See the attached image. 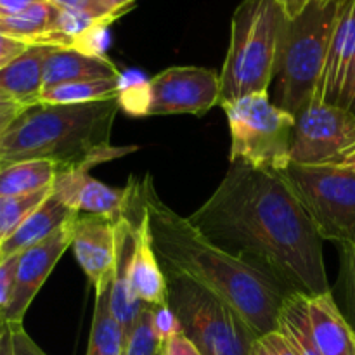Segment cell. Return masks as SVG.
Returning <instances> with one entry per match:
<instances>
[{
    "instance_id": "cell-1",
    "label": "cell",
    "mask_w": 355,
    "mask_h": 355,
    "mask_svg": "<svg viewBox=\"0 0 355 355\" xmlns=\"http://www.w3.org/2000/svg\"><path fill=\"white\" fill-rule=\"evenodd\" d=\"M189 220L214 245L260 267L291 293L331 291L322 238L281 172L231 163Z\"/></svg>"
},
{
    "instance_id": "cell-2",
    "label": "cell",
    "mask_w": 355,
    "mask_h": 355,
    "mask_svg": "<svg viewBox=\"0 0 355 355\" xmlns=\"http://www.w3.org/2000/svg\"><path fill=\"white\" fill-rule=\"evenodd\" d=\"M141 194L153 248L165 274L182 276L217 295L248 322L257 336L277 331L281 307L291 291L260 267L205 238L189 218L163 203L151 175L141 180Z\"/></svg>"
},
{
    "instance_id": "cell-3",
    "label": "cell",
    "mask_w": 355,
    "mask_h": 355,
    "mask_svg": "<svg viewBox=\"0 0 355 355\" xmlns=\"http://www.w3.org/2000/svg\"><path fill=\"white\" fill-rule=\"evenodd\" d=\"M120 110V97L87 104L37 103L24 107L0 137V168L47 159L59 170H92L130 155L139 148L111 144V130Z\"/></svg>"
},
{
    "instance_id": "cell-4",
    "label": "cell",
    "mask_w": 355,
    "mask_h": 355,
    "mask_svg": "<svg viewBox=\"0 0 355 355\" xmlns=\"http://www.w3.org/2000/svg\"><path fill=\"white\" fill-rule=\"evenodd\" d=\"M336 9L338 0H311L297 17H288L284 24L269 97L293 116L318 96Z\"/></svg>"
},
{
    "instance_id": "cell-5",
    "label": "cell",
    "mask_w": 355,
    "mask_h": 355,
    "mask_svg": "<svg viewBox=\"0 0 355 355\" xmlns=\"http://www.w3.org/2000/svg\"><path fill=\"white\" fill-rule=\"evenodd\" d=\"M286 19L277 0H243L236 7L220 71V104L252 94H269Z\"/></svg>"
},
{
    "instance_id": "cell-6",
    "label": "cell",
    "mask_w": 355,
    "mask_h": 355,
    "mask_svg": "<svg viewBox=\"0 0 355 355\" xmlns=\"http://www.w3.org/2000/svg\"><path fill=\"white\" fill-rule=\"evenodd\" d=\"M166 279L170 309L201 355H250L259 336L231 305L182 276Z\"/></svg>"
},
{
    "instance_id": "cell-7",
    "label": "cell",
    "mask_w": 355,
    "mask_h": 355,
    "mask_svg": "<svg viewBox=\"0 0 355 355\" xmlns=\"http://www.w3.org/2000/svg\"><path fill=\"white\" fill-rule=\"evenodd\" d=\"M231 132V163L257 170L283 172L291 165L295 116L270 101L269 94H252L222 103Z\"/></svg>"
},
{
    "instance_id": "cell-8",
    "label": "cell",
    "mask_w": 355,
    "mask_h": 355,
    "mask_svg": "<svg viewBox=\"0 0 355 355\" xmlns=\"http://www.w3.org/2000/svg\"><path fill=\"white\" fill-rule=\"evenodd\" d=\"M220 104V75L200 66H172L141 83L123 85L121 110L134 116L196 114Z\"/></svg>"
},
{
    "instance_id": "cell-9",
    "label": "cell",
    "mask_w": 355,
    "mask_h": 355,
    "mask_svg": "<svg viewBox=\"0 0 355 355\" xmlns=\"http://www.w3.org/2000/svg\"><path fill=\"white\" fill-rule=\"evenodd\" d=\"M322 241L355 245V173L333 165H295L281 172Z\"/></svg>"
},
{
    "instance_id": "cell-10",
    "label": "cell",
    "mask_w": 355,
    "mask_h": 355,
    "mask_svg": "<svg viewBox=\"0 0 355 355\" xmlns=\"http://www.w3.org/2000/svg\"><path fill=\"white\" fill-rule=\"evenodd\" d=\"M355 114L338 104L314 99L295 116L290 158L295 165H329L349 148Z\"/></svg>"
},
{
    "instance_id": "cell-11",
    "label": "cell",
    "mask_w": 355,
    "mask_h": 355,
    "mask_svg": "<svg viewBox=\"0 0 355 355\" xmlns=\"http://www.w3.org/2000/svg\"><path fill=\"white\" fill-rule=\"evenodd\" d=\"M73 227H75V218L47 239L19 253L16 286L9 304L0 309V321L7 324H23V319L33 298L37 297L66 250L71 248Z\"/></svg>"
},
{
    "instance_id": "cell-12",
    "label": "cell",
    "mask_w": 355,
    "mask_h": 355,
    "mask_svg": "<svg viewBox=\"0 0 355 355\" xmlns=\"http://www.w3.org/2000/svg\"><path fill=\"white\" fill-rule=\"evenodd\" d=\"M128 184L132 191L125 214L130 217L134 227V255L130 266L134 295L144 305L168 307V279L153 248L148 210L141 194V180L132 177Z\"/></svg>"
},
{
    "instance_id": "cell-13",
    "label": "cell",
    "mask_w": 355,
    "mask_h": 355,
    "mask_svg": "<svg viewBox=\"0 0 355 355\" xmlns=\"http://www.w3.org/2000/svg\"><path fill=\"white\" fill-rule=\"evenodd\" d=\"M116 222L99 215L80 214L75 218L71 248L76 262L97 293L113 283L116 260Z\"/></svg>"
},
{
    "instance_id": "cell-14",
    "label": "cell",
    "mask_w": 355,
    "mask_h": 355,
    "mask_svg": "<svg viewBox=\"0 0 355 355\" xmlns=\"http://www.w3.org/2000/svg\"><path fill=\"white\" fill-rule=\"evenodd\" d=\"M130 184L127 187L107 186L90 175L87 168L59 170L52 184V193L73 211L99 215L118 222L130 201Z\"/></svg>"
},
{
    "instance_id": "cell-15",
    "label": "cell",
    "mask_w": 355,
    "mask_h": 355,
    "mask_svg": "<svg viewBox=\"0 0 355 355\" xmlns=\"http://www.w3.org/2000/svg\"><path fill=\"white\" fill-rule=\"evenodd\" d=\"M355 61V0H338L328 59L319 83L318 96L329 104H338Z\"/></svg>"
},
{
    "instance_id": "cell-16",
    "label": "cell",
    "mask_w": 355,
    "mask_h": 355,
    "mask_svg": "<svg viewBox=\"0 0 355 355\" xmlns=\"http://www.w3.org/2000/svg\"><path fill=\"white\" fill-rule=\"evenodd\" d=\"M0 33L30 47L76 49L62 26V9L52 2H38L14 16L0 17Z\"/></svg>"
},
{
    "instance_id": "cell-17",
    "label": "cell",
    "mask_w": 355,
    "mask_h": 355,
    "mask_svg": "<svg viewBox=\"0 0 355 355\" xmlns=\"http://www.w3.org/2000/svg\"><path fill=\"white\" fill-rule=\"evenodd\" d=\"M116 234V260H114L113 283H111V309L121 324L125 338L128 340L132 329L137 324L144 304L134 295L132 288V255H134V227L127 214L114 225Z\"/></svg>"
},
{
    "instance_id": "cell-18",
    "label": "cell",
    "mask_w": 355,
    "mask_h": 355,
    "mask_svg": "<svg viewBox=\"0 0 355 355\" xmlns=\"http://www.w3.org/2000/svg\"><path fill=\"white\" fill-rule=\"evenodd\" d=\"M121 80L120 69L104 54L78 49H51L44 62V89L90 80Z\"/></svg>"
},
{
    "instance_id": "cell-19",
    "label": "cell",
    "mask_w": 355,
    "mask_h": 355,
    "mask_svg": "<svg viewBox=\"0 0 355 355\" xmlns=\"http://www.w3.org/2000/svg\"><path fill=\"white\" fill-rule=\"evenodd\" d=\"M312 335L322 355H355V329L331 291L309 297Z\"/></svg>"
},
{
    "instance_id": "cell-20",
    "label": "cell",
    "mask_w": 355,
    "mask_h": 355,
    "mask_svg": "<svg viewBox=\"0 0 355 355\" xmlns=\"http://www.w3.org/2000/svg\"><path fill=\"white\" fill-rule=\"evenodd\" d=\"M76 217L78 211H73L59 201L54 193H51V196L17 227L10 238L0 243V262L44 241Z\"/></svg>"
},
{
    "instance_id": "cell-21",
    "label": "cell",
    "mask_w": 355,
    "mask_h": 355,
    "mask_svg": "<svg viewBox=\"0 0 355 355\" xmlns=\"http://www.w3.org/2000/svg\"><path fill=\"white\" fill-rule=\"evenodd\" d=\"M51 47H30L0 69V92L28 107L40 103L44 90V62Z\"/></svg>"
},
{
    "instance_id": "cell-22",
    "label": "cell",
    "mask_w": 355,
    "mask_h": 355,
    "mask_svg": "<svg viewBox=\"0 0 355 355\" xmlns=\"http://www.w3.org/2000/svg\"><path fill=\"white\" fill-rule=\"evenodd\" d=\"M127 338L111 309V286L96 295L87 355H123Z\"/></svg>"
},
{
    "instance_id": "cell-23",
    "label": "cell",
    "mask_w": 355,
    "mask_h": 355,
    "mask_svg": "<svg viewBox=\"0 0 355 355\" xmlns=\"http://www.w3.org/2000/svg\"><path fill=\"white\" fill-rule=\"evenodd\" d=\"M59 168L47 159L12 163L0 168V196H21L49 189Z\"/></svg>"
},
{
    "instance_id": "cell-24",
    "label": "cell",
    "mask_w": 355,
    "mask_h": 355,
    "mask_svg": "<svg viewBox=\"0 0 355 355\" xmlns=\"http://www.w3.org/2000/svg\"><path fill=\"white\" fill-rule=\"evenodd\" d=\"M279 329L300 355H322L318 349L309 318V297L291 293L279 312Z\"/></svg>"
},
{
    "instance_id": "cell-25",
    "label": "cell",
    "mask_w": 355,
    "mask_h": 355,
    "mask_svg": "<svg viewBox=\"0 0 355 355\" xmlns=\"http://www.w3.org/2000/svg\"><path fill=\"white\" fill-rule=\"evenodd\" d=\"M123 90L121 80H90V82H75L55 85L42 90L40 103L45 104H87L99 101L118 99Z\"/></svg>"
},
{
    "instance_id": "cell-26",
    "label": "cell",
    "mask_w": 355,
    "mask_h": 355,
    "mask_svg": "<svg viewBox=\"0 0 355 355\" xmlns=\"http://www.w3.org/2000/svg\"><path fill=\"white\" fill-rule=\"evenodd\" d=\"M52 187L21 196H0V243L17 231L21 224L51 196Z\"/></svg>"
},
{
    "instance_id": "cell-27",
    "label": "cell",
    "mask_w": 355,
    "mask_h": 355,
    "mask_svg": "<svg viewBox=\"0 0 355 355\" xmlns=\"http://www.w3.org/2000/svg\"><path fill=\"white\" fill-rule=\"evenodd\" d=\"M159 345L162 342L155 328V309L153 305H144L141 318L127 340L125 355H158Z\"/></svg>"
},
{
    "instance_id": "cell-28",
    "label": "cell",
    "mask_w": 355,
    "mask_h": 355,
    "mask_svg": "<svg viewBox=\"0 0 355 355\" xmlns=\"http://www.w3.org/2000/svg\"><path fill=\"white\" fill-rule=\"evenodd\" d=\"M340 248V277L338 290L342 300L343 315L355 329V245L338 246Z\"/></svg>"
},
{
    "instance_id": "cell-29",
    "label": "cell",
    "mask_w": 355,
    "mask_h": 355,
    "mask_svg": "<svg viewBox=\"0 0 355 355\" xmlns=\"http://www.w3.org/2000/svg\"><path fill=\"white\" fill-rule=\"evenodd\" d=\"M250 355H300L297 352L290 340L277 329V331L267 333L259 336L252 347Z\"/></svg>"
},
{
    "instance_id": "cell-30",
    "label": "cell",
    "mask_w": 355,
    "mask_h": 355,
    "mask_svg": "<svg viewBox=\"0 0 355 355\" xmlns=\"http://www.w3.org/2000/svg\"><path fill=\"white\" fill-rule=\"evenodd\" d=\"M59 9L71 10V12L85 14V16L94 17V19L104 21V23L111 24L116 17L111 16L110 10L106 9L103 0H49Z\"/></svg>"
},
{
    "instance_id": "cell-31",
    "label": "cell",
    "mask_w": 355,
    "mask_h": 355,
    "mask_svg": "<svg viewBox=\"0 0 355 355\" xmlns=\"http://www.w3.org/2000/svg\"><path fill=\"white\" fill-rule=\"evenodd\" d=\"M17 263H19V253L0 262V309L6 307L12 298L14 286H16Z\"/></svg>"
},
{
    "instance_id": "cell-32",
    "label": "cell",
    "mask_w": 355,
    "mask_h": 355,
    "mask_svg": "<svg viewBox=\"0 0 355 355\" xmlns=\"http://www.w3.org/2000/svg\"><path fill=\"white\" fill-rule=\"evenodd\" d=\"M155 309V328L158 333L159 342H165L166 338H170L175 333L182 331L179 324V319L175 318L173 311L168 307H153Z\"/></svg>"
},
{
    "instance_id": "cell-33",
    "label": "cell",
    "mask_w": 355,
    "mask_h": 355,
    "mask_svg": "<svg viewBox=\"0 0 355 355\" xmlns=\"http://www.w3.org/2000/svg\"><path fill=\"white\" fill-rule=\"evenodd\" d=\"M158 355H201L198 347L184 335V331L175 333L159 345Z\"/></svg>"
},
{
    "instance_id": "cell-34",
    "label": "cell",
    "mask_w": 355,
    "mask_h": 355,
    "mask_svg": "<svg viewBox=\"0 0 355 355\" xmlns=\"http://www.w3.org/2000/svg\"><path fill=\"white\" fill-rule=\"evenodd\" d=\"M14 355H47L24 331L23 324H10Z\"/></svg>"
},
{
    "instance_id": "cell-35",
    "label": "cell",
    "mask_w": 355,
    "mask_h": 355,
    "mask_svg": "<svg viewBox=\"0 0 355 355\" xmlns=\"http://www.w3.org/2000/svg\"><path fill=\"white\" fill-rule=\"evenodd\" d=\"M28 49H30V45H26L24 42H19L16 40V38L0 33V69H3L7 64H10L14 59H17L21 54H24Z\"/></svg>"
},
{
    "instance_id": "cell-36",
    "label": "cell",
    "mask_w": 355,
    "mask_h": 355,
    "mask_svg": "<svg viewBox=\"0 0 355 355\" xmlns=\"http://www.w3.org/2000/svg\"><path fill=\"white\" fill-rule=\"evenodd\" d=\"M23 110L24 106L14 103L12 99H9V97L3 96V94L0 92V137L6 134L7 128H9L10 123L19 116V113Z\"/></svg>"
},
{
    "instance_id": "cell-37",
    "label": "cell",
    "mask_w": 355,
    "mask_h": 355,
    "mask_svg": "<svg viewBox=\"0 0 355 355\" xmlns=\"http://www.w3.org/2000/svg\"><path fill=\"white\" fill-rule=\"evenodd\" d=\"M338 106L345 107V110H349L350 113L355 114V61L352 68H350L349 78H347L345 89H343L342 97H340Z\"/></svg>"
},
{
    "instance_id": "cell-38",
    "label": "cell",
    "mask_w": 355,
    "mask_h": 355,
    "mask_svg": "<svg viewBox=\"0 0 355 355\" xmlns=\"http://www.w3.org/2000/svg\"><path fill=\"white\" fill-rule=\"evenodd\" d=\"M38 2H45V0H0V17L14 16Z\"/></svg>"
},
{
    "instance_id": "cell-39",
    "label": "cell",
    "mask_w": 355,
    "mask_h": 355,
    "mask_svg": "<svg viewBox=\"0 0 355 355\" xmlns=\"http://www.w3.org/2000/svg\"><path fill=\"white\" fill-rule=\"evenodd\" d=\"M0 355H14L10 324L0 321Z\"/></svg>"
},
{
    "instance_id": "cell-40",
    "label": "cell",
    "mask_w": 355,
    "mask_h": 355,
    "mask_svg": "<svg viewBox=\"0 0 355 355\" xmlns=\"http://www.w3.org/2000/svg\"><path fill=\"white\" fill-rule=\"evenodd\" d=\"M103 2L104 6H106V9L110 10L111 16H114L118 19L121 14H125L130 9L132 3H134L135 0H103Z\"/></svg>"
},
{
    "instance_id": "cell-41",
    "label": "cell",
    "mask_w": 355,
    "mask_h": 355,
    "mask_svg": "<svg viewBox=\"0 0 355 355\" xmlns=\"http://www.w3.org/2000/svg\"><path fill=\"white\" fill-rule=\"evenodd\" d=\"M277 3L283 7L286 16L291 19V17H297L304 10V7L307 6V0H277Z\"/></svg>"
},
{
    "instance_id": "cell-42",
    "label": "cell",
    "mask_w": 355,
    "mask_h": 355,
    "mask_svg": "<svg viewBox=\"0 0 355 355\" xmlns=\"http://www.w3.org/2000/svg\"><path fill=\"white\" fill-rule=\"evenodd\" d=\"M329 165L338 166V168L355 173V153H350V155H345V156H340V158H336L335 162L329 163Z\"/></svg>"
},
{
    "instance_id": "cell-43",
    "label": "cell",
    "mask_w": 355,
    "mask_h": 355,
    "mask_svg": "<svg viewBox=\"0 0 355 355\" xmlns=\"http://www.w3.org/2000/svg\"><path fill=\"white\" fill-rule=\"evenodd\" d=\"M350 153H355V127H354V132H352V137H350V142H349V148L343 151L342 156L345 155H350Z\"/></svg>"
},
{
    "instance_id": "cell-44",
    "label": "cell",
    "mask_w": 355,
    "mask_h": 355,
    "mask_svg": "<svg viewBox=\"0 0 355 355\" xmlns=\"http://www.w3.org/2000/svg\"><path fill=\"white\" fill-rule=\"evenodd\" d=\"M307 2H311V0H307Z\"/></svg>"
},
{
    "instance_id": "cell-45",
    "label": "cell",
    "mask_w": 355,
    "mask_h": 355,
    "mask_svg": "<svg viewBox=\"0 0 355 355\" xmlns=\"http://www.w3.org/2000/svg\"><path fill=\"white\" fill-rule=\"evenodd\" d=\"M123 355H125V354H123Z\"/></svg>"
}]
</instances>
